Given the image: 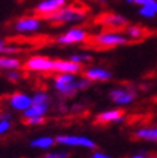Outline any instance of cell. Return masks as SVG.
Instances as JSON below:
<instances>
[{
	"label": "cell",
	"mask_w": 157,
	"mask_h": 158,
	"mask_svg": "<svg viewBox=\"0 0 157 158\" xmlns=\"http://www.w3.org/2000/svg\"><path fill=\"white\" fill-rule=\"evenodd\" d=\"M88 18V13L85 9L76 5H66L61 10L54 13L49 17H46L45 21H48L53 26H66V25H77L83 23Z\"/></svg>",
	"instance_id": "1"
},
{
	"label": "cell",
	"mask_w": 157,
	"mask_h": 158,
	"mask_svg": "<svg viewBox=\"0 0 157 158\" xmlns=\"http://www.w3.org/2000/svg\"><path fill=\"white\" fill-rule=\"evenodd\" d=\"M91 43L99 49H115L129 44V39L124 32L113 30H106L95 34L91 37Z\"/></svg>",
	"instance_id": "2"
},
{
	"label": "cell",
	"mask_w": 157,
	"mask_h": 158,
	"mask_svg": "<svg viewBox=\"0 0 157 158\" xmlns=\"http://www.w3.org/2000/svg\"><path fill=\"white\" fill-rule=\"evenodd\" d=\"M77 76L68 73H56L52 80L53 90L62 98H74L77 91Z\"/></svg>",
	"instance_id": "3"
},
{
	"label": "cell",
	"mask_w": 157,
	"mask_h": 158,
	"mask_svg": "<svg viewBox=\"0 0 157 158\" xmlns=\"http://www.w3.org/2000/svg\"><path fill=\"white\" fill-rule=\"evenodd\" d=\"M56 144L65 148H80L88 151H95L97 143L91 138L80 134H59L56 136Z\"/></svg>",
	"instance_id": "4"
},
{
	"label": "cell",
	"mask_w": 157,
	"mask_h": 158,
	"mask_svg": "<svg viewBox=\"0 0 157 158\" xmlns=\"http://www.w3.org/2000/svg\"><path fill=\"white\" fill-rule=\"evenodd\" d=\"M89 31L84 27L72 26L66 30L63 34H61L56 37V43L62 46H72V45H80L86 44L90 40Z\"/></svg>",
	"instance_id": "5"
},
{
	"label": "cell",
	"mask_w": 157,
	"mask_h": 158,
	"mask_svg": "<svg viewBox=\"0 0 157 158\" xmlns=\"http://www.w3.org/2000/svg\"><path fill=\"white\" fill-rule=\"evenodd\" d=\"M107 97L115 106H117V108H122L134 103L138 95H137V90L131 88V86L119 85L109 89L107 93Z\"/></svg>",
	"instance_id": "6"
},
{
	"label": "cell",
	"mask_w": 157,
	"mask_h": 158,
	"mask_svg": "<svg viewBox=\"0 0 157 158\" xmlns=\"http://www.w3.org/2000/svg\"><path fill=\"white\" fill-rule=\"evenodd\" d=\"M43 25L39 15H23L13 22L12 28L17 35H34L43 28Z\"/></svg>",
	"instance_id": "7"
},
{
	"label": "cell",
	"mask_w": 157,
	"mask_h": 158,
	"mask_svg": "<svg viewBox=\"0 0 157 158\" xmlns=\"http://www.w3.org/2000/svg\"><path fill=\"white\" fill-rule=\"evenodd\" d=\"M27 72H34V73H50L53 72L54 68V59L48 57V55H41V54H35L28 57L23 62V67Z\"/></svg>",
	"instance_id": "8"
},
{
	"label": "cell",
	"mask_w": 157,
	"mask_h": 158,
	"mask_svg": "<svg viewBox=\"0 0 157 158\" xmlns=\"http://www.w3.org/2000/svg\"><path fill=\"white\" fill-rule=\"evenodd\" d=\"M5 103L9 109L23 113L32 106V94H28L26 91H14L6 97Z\"/></svg>",
	"instance_id": "9"
},
{
	"label": "cell",
	"mask_w": 157,
	"mask_h": 158,
	"mask_svg": "<svg viewBox=\"0 0 157 158\" xmlns=\"http://www.w3.org/2000/svg\"><path fill=\"white\" fill-rule=\"evenodd\" d=\"M68 5V0H40L34 8L35 15L43 17L44 19L49 15L57 13L62 8Z\"/></svg>",
	"instance_id": "10"
},
{
	"label": "cell",
	"mask_w": 157,
	"mask_h": 158,
	"mask_svg": "<svg viewBox=\"0 0 157 158\" xmlns=\"http://www.w3.org/2000/svg\"><path fill=\"white\" fill-rule=\"evenodd\" d=\"M99 23L102 26H104L108 30H113V31H120L122 28H126L129 25V19L125 15L120 13H115V12H107L103 13L99 17Z\"/></svg>",
	"instance_id": "11"
},
{
	"label": "cell",
	"mask_w": 157,
	"mask_h": 158,
	"mask_svg": "<svg viewBox=\"0 0 157 158\" xmlns=\"http://www.w3.org/2000/svg\"><path fill=\"white\" fill-rule=\"evenodd\" d=\"M83 76L86 77L90 82H108L113 78V73L106 67L100 66H88L84 68Z\"/></svg>",
	"instance_id": "12"
},
{
	"label": "cell",
	"mask_w": 157,
	"mask_h": 158,
	"mask_svg": "<svg viewBox=\"0 0 157 158\" xmlns=\"http://www.w3.org/2000/svg\"><path fill=\"white\" fill-rule=\"evenodd\" d=\"M125 121V113L121 108H109V109H104L99 112L95 118H94V122L98 125H111V123H122Z\"/></svg>",
	"instance_id": "13"
},
{
	"label": "cell",
	"mask_w": 157,
	"mask_h": 158,
	"mask_svg": "<svg viewBox=\"0 0 157 158\" xmlns=\"http://www.w3.org/2000/svg\"><path fill=\"white\" fill-rule=\"evenodd\" d=\"M84 71V66L77 64V63L72 62L71 59H54V73H68V75H80Z\"/></svg>",
	"instance_id": "14"
},
{
	"label": "cell",
	"mask_w": 157,
	"mask_h": 158,
	"mask_svg": "<svg viewBox=\"0 0 157 158\" xmlns=\"http://www.w3.org/2000/svg\"><path fill=\"white\" fill-rule=\"evenodd\" d=\"M56 145H57L56 136H52V135H40V136H36L28 141L30 148L37 149V151H43V152H49L53 149V147H56Z\"/></svg>",
	"instance_id": "15"
},
{
	"label": "cell",
	"mask_w": 157,
	"mask_h": 158,
	"mask_svg": "<svg viewBox=\"0 0 157 158\" xmlns=\"http://www.w3.org/2000/svg\"><path fill=\"white\" fill-rule=\"evenodd\" d=\"M133 138L137 140L148 141L157 144V125L153 126H142L133 131Z\"/></svg>",
	"instance_id": "16"
},
{
	"label": "cell",
	"mask_w": 157,
	"mask_h": 158,
	"mask_svg": "<svg viewBox=\"0 0 157 158\" xmlns=\"http://www.w3.org/2000/svg\"><path fill=\"white\" fill-rule=\"evenodd\" d=\"M22 67L23 63L17 55H0V71L3 72L21 69Z\"/></svg>",
	"instance_id": "17"
},
{
	"label": "cell",
	"mask_w": 157,
	"mask_h": 158,
	"mask_svg": "<svg viewBox=\"0 0 157 158\" xmlns=\"http://www.w3.org/2000/svg\"><path fill=\"white\" fill-rule=\"evenodd\" d=\"M50 109V106L48 104H32L27 110L22 113L23 120H28V118L34 117H46Z\"/></svg>",
	"instance_id": "18"
},
{
	"label": "cell",
	"mask_w": 157,
	"mask_h": 158,
	"mask_svg": "<svg viewBox=\"0 0 157 158\" xmlns=\"http://www.w3.org/2000/svg\"><path fill=\"white\" fill-rule=\"evenodd\" d=\"M125 35L129 39V41H138L142 40L146 36V30L139 26V25H128V27L125 28Z\"/></svg>",
	"instance_id": "19"
},
{
	"label": "cell",
	"mask_w": 157,
	"mask_h": 158,
	"mask_svg": "<svg viewBox=\"0 0 157 158\" xmlns=\"http://www.w3.org/2000/svg\"><path fill=\"white\" fill-rule=\"evenodd\" d=\"M68 59H71L72 62L77 63V64H89L93 62V55L89 52H75L72 54H70Z\"/></svg>",
	"instance_id": "20"
},
{
	"label": "cell",
	"mask_w": 157,
	"mask_h": 158,
	"mask_svg": "<svg viewBox=\"0 0 157 158\" xmlns=\"http://www.w3.org/2000/svg\"><path fill=\"white\" fill-rule=\"evenodd\" d=\"M32 104H52V97L45 90H36L32 93Z\"/></svg>",
	"instance_id": "21"
},
{
	"label": "cell",
	"mask_w": 157,
	"mask_h": 158,
	"mask_svg": "<svg viewBox=\"0 0 157 158\" xmlns=\"http://www.w3.org/2000/svg\"><path fill=\"white\" fill-rule=\"evenodd\" d=\"M21 52V48L14 44H8L5 40L0 39V55H14Z\"/></svg>",
	"instance_id": "22"
},
{
	"label": "cell",
	"mask_w": 157,
	"mask_h": 158,
	"mask_svg": "<svg viewBox=\"0 0 157 158\" xmlns=\"http://www.w3.org/2000/svg\"><path fill=\"white\" fill-rule=\"evenodd\" d=\"M138 14H139L142 18H146V19H153L156 15H157L156 12H155V9L151 6V4L144 5V6H139Z\"/></svg>",
	"instance_id": "23"
},
{
	"label": "cell",
	"mask_w": 157,
	"mask_h": 158,
	"mask_svg": "<svg viewBox=\"0 0 157 158\" xmlns=\"http://www.w3.org/2000/svg\"><path fill=\"white\" fill-rule=\"evenodd\" d=\"M43 158H70V152L66 149H52L45 152Z\"/></svg>",
	"instance_id": "24"
},
{
	"label": "cell",
	"mask_w": 157,
	"mask_h": 158,
	"mask_svg": "<svg viewBox=\"0 0 157 158\" xmlns=\"http://www.w3.org/2000/svg\"><path fill=\"white\" fill-rule=\"evenodd\" d=\"M93 85V82H90L88 78L81 76V77H77V82H76V86H77V91L78 93H83V91H86L90 86Z\"/></svg>",
	"instance_id": "25"
},
{
	"label": "cell",
	"mask_w": 157,
	"mask_h": 158,
	"mask_svg": "<svg viewBox=\"0 0 157 158\" xmlns=\"http://www.w3.org/2000/svg\"><path fill=\"white\" fill-rule=\"evenodd\" d=\"M5 77L6 80H9L11 82H19L22 80V71L21 69H15V71H9V72H5Z\"/></svg>",
	"instance_id": "26"
},
{
	"label": "cell",
	"mask_w": 157,
	"mask_h": 158,
	"mask_svg": "<svg viewBox=\"0 0 157 158\" xmlns=\"http://www.w3.org/2000/svg\"><path fill=\"white\" fill-rule=\"evenodd\" d=\"M27 126L31 127H36V126H41L46 122V117H34V118H28V120H23Z\"/></svg>",
	"instance_id": "27"
},
{
	"label": "cell",
	"mask_w": 157,
	"mask_h": 158,
	"mask_svg": "<svg viewBox=\"0 0 157 158\" xmlns=\"http://www.w3.org/2000/svg\"><path fill=\"white\" fill-rule=\"evenodd\" d=\"M12 121H4V120H0V136H4L6 135L8 132L12 130Z\"/></svg>",
	"instance_id": "28"
},
{
	"label": "cell",
	"mask_w": 157,
	"mask_h": 158,
	"mask_svg": "<svg viewBox=\"0 0 157 158\" xmlns=\"http://www.w3.org/2000/svg\"><path fill=\"white\" fill-rule=\"evenodd\" d=\"M90 158H112V156H109L102 151H93Z\"/></svg>",
	"instance_id": "29"
},
{
	"label": "cell",
	"mask_w": 157,
	"mask_h": 158,
	"mask_svg": "<svg viewBox=\"0 0 157 158\" xmlns=\"http://www.w3.org/2000/svg\"><path fill=\"white\" fill-rule=\"evenodd\" d=\"M0 120H4V121H13V114L8 110H3L0 112Z\"/></svg>",
	"instance_id": "30"
},
{
	"label": "cell",
	"mask_w": 157,
	"mask_h": 158,
	"mask_svg": "<svg viewBox=\"0 0 157 158\" xmlns=\"http://www.w3.org/2000/svg\"><path fill=\"white\" fill-rule=\"evenodd\" d=\"M150 3H152V0H134V4H137L138 6H144Z\"/></svg>",
	"instance_id": "31"
},
{
	"label": "cell",
	"mask_w": 157,
	"mask_h": 158,
	"mask_svg": "<svg viewBox=\"0 0 157 158\" xmlns=\"http://www.w3.org/2000/svg\"><path fill=\"white\" fill-rule=\"evenodd\" d=\"M130 158H157V156H147V154H140V153H137V154L130 156Z\"/></svg>",
	"instance_id": "32"
},
{
	"label": "cell",
	"mask_w": 157,
	"mask_h": 158,
	"mask_svg": "<svg viewBox=\"0 0 157 158\" xmlns=\"http://www.w3.org/2000/svg\"><path fill=\"white\" fill-rule=\"evenodd\" d=\"M150 4H151V6L153 8L156 14H157V0H152V3H150Z\"/></svg>",
	"instance_id": "33"
},
{
	"label": "cell",
	"mask_w": 157,
	"mask_h": 158,
	"mask_svg": "<svg viewBox=\"0 0 157 158\" xmlns=\"http://www.w3.org/2000/svg\"><path fill=\"white\" fill-rule=\"evenodd\" d=\"M125 3H128V4H134V0H124Z\"/></svg>",
	"instance_id": "34"
},
{
	"label": "cell",
	"mask_w": 157,
	"mask_h": 158,
	"mask_svg": "<svg viewBox=\"0 0 157 158\" xmlns=\"http://www.w3.org/2000/svg\"><path fill=\"white\" fill-rule=\"evenodd\" d=\"M98 2H99V3H102V4H103V3H106V2H107V0H98Z\"/></svg>",
	"instance_id": "35"
}]
</instances>
